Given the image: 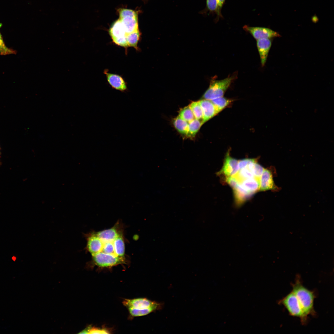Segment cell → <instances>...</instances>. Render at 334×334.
Returning <instances> with one entry per match:
<instances>
[{
    "instance_id": "4",
    "label": "cell",
    "mask_w": 334,
    "mask_h": 334,
    "mask_svg": "<svg viewBox=\"0 0 334 334\" xmlns=\"http://www.w3.org/2000/svg\"><path fill=\"white\" fill-rule=\"evenodd\" d=\"M237 75L236 72L223 79H212L209 88L203 95V98L211 100L223 96L231 84L237 78Z\"/></svg>"
},
{
    "instance_id": "10",
    "label": "cell",
    "mask_w": 334,
    "mask_h": 334,
    "mask_svg": "<svg viewBox=\"0 0 334 334\" xmlns=\"http://www.w3.org/2000/svg\"><path fill=\"white\" fill-rule=\"evenodd\" d=\"M104 73L109 84L113 88L122 92L127 91V84L121 76L108 72L106 70L104 71Z\"/></svg>"
},
{
    "instance_id": "11",
    "label": "cell",
    "mask_w": 334,
    "mask_h": 334,
    "mask_svg": "<svg viewBox=\"0 0 334 334\" xmlns=\"http://www.w3.org/2000/svg\"><path fill=\"white\" fill-rule=\"evenodd\" d=\"M199 101L203 111L202 122L203 123L219 113L211 100L204 99Z\"/></svg>"
},
{
    "instance_id": "9",
    "label": "cell",
    "mask_w": 334,
    "mask_h": 334,
    "mask_svg": "<svg viewBox=\"0 0 334 334\" xmlns=\"http://www.w3.org/2000/svg\"><path fill=\"white\" fill-rule=\"evenodd\" d=\"M273 177V174L271 170L264 169L260 178L259 191H277L279 189L274 183Z\"/></svg>"
},
{
    "instance_id": "24",
    "label": "cell",
    "mask_w": 334,
    "mask_h": 334,
    "mask_svg": "<svg viewBox=\"0 0 334 334\" xmlns=\"http://www.w3.org/2000/svg\"><path fill=\"white\" fill-rule=\"evenodd\" d=\"M110 331L105 328H100L88 327L79 333L84 334H109Z\"/></svg>"
},
{
    "instance_id": "28",
    "label": "cell",
    "mask_w": 334,
    "mask_h": 334,
    "mask_svg": "<svg viewBox=\"0 0 334 334\" xmlns=\"http://www.w3.org/2000/svg\"><path fill=\"white\" fill-rule=\"evenodd\" d=\"M218 2V11L220 14L222 15L221 11L225 0H217Z\"/></svg>"
},
{
    "instance_id": "6",
    "label": "cell",
    "mask_w": 334,
    "mask_h": 334,
    "mask_svg": "<svg viewBox=\"0 0 334 334\" xmlns=\"http://www.w3.org/2000/svg\"><path fill=\"white\" fill-rule=\"evenodd\" d=\"M109 32L114 43L126 49L128 47L126 38L127 33L119 19L113 23Z\"/></svg>"
},
{
    "instance_id": "23",
    "label": "cell",
    "mask_w": 334,
    "mask_h": 334,
    "mask_svg": "<svg viewBox=\"0 0 334 334\" xmlns=\"http://www.w3.org/2000/svg\"><path fill=\"white\" fill-rule=\"evenodd\" d=\"M179 116L188 123L195 119L189 106L186 107L180 111Z\"/></svg>"
},
{
    "instance_id": "29",
    "label": "cell",
    "mask_w": 334,
    "mask_h": 334,
    "mask_svg": "<svg viewBox=\"0 0 334 334\" xmlns=\"http://www.w3.org/2000/svg\"><path fill=\"white\" fill-rule=\"evenodd\" d=\"M1 147H0V166L1 165V160H0V156H1Z\"/></svg>"
},
{
    "instance_id": "26",
    "label": "cell",
    "mask_w": 334,
    "mask_h": 334,
    "mask_svg": "<svg viewBox=\"0 0 334 334\" xmlns=\"http://www.w3.org/2000/svg\"><path fill=\"white\" fill-rule=\"evenodd\" d=\"M119 19L126 16H138V14L135 11L132 10L122 8L118 11Z\"/></svg>"
},
{
    "instance_id": "8",
    "label": "cell",
    "mask_w": 334,
    "mask_h": 334,
    "mask_svg": "<svg viewBox=\"0 0 334 334\" xmlns=\"http://www.w3.org/2000/svg\"><path fill=\"white\" fill-rule=\"evenodd\" d=\"M229 152V150L226 153L222 167L218 173L225 177L234 176L239 170L238 161L232 157Z\"/></svg>"
},
{
    "instance_id": "25",
    "label": "cell",
    "mask_w": 334,
    "mask_h": 334,
    "mask_svg": "<svg viewBox=\"0 0 334 334\" xmlns=\"http://www.w3.org/2000/svg\"><path fill=\"white\" fill-rule=\"evenodd\" d=\"M16 51L7 47L5 45L0 32V54L6 55L15 54Z\"/></svg>"
},
{
    "instance_id": "12",
    "label": "cell",
    "mask_w": 334,
    "mask_h": 334,
    "mask_svg": "<svg viewBox=\"0 0 334 334\" xmlns=\"http://www.w3.org/2000/svg\"><path fill=\"white\" fill-rule=\"evenodd\" d=\"M256 44L261 64L262 66H263L266 63L272 45V41L270 39H261L257 40Z\"/></svg>"
},
{
    "instance_id": "1",
    "label": "cell",
    "mask_w": 334,
    "mask_h": 334,
    "mask_svg": "<svg viewBox=\"0 0 334 334\" xmlns=\"http://www.w3.org/2000/svg\"><path fill=\"white\" fill-rule=\"evenodd\" d=\"M90 248L89 266L109 268L126 263L123 230L119 222L109 229L93 232Z\"/></svg>"
},
{
    "instance_id": "27",
    "label": "cell",
    "mask_w": 334,
    "mask_h": 334,
    "mask_svg": "<svg viewBox=\"0 0 334 334\" xmlns=\"http://www.w3.org/2000/svg\"><path fill=\"white\" fill-rule=\"evenodd\" d=\"M256 159L247 158L238 161V166L239 170L246 167L250 163L257 161Z\"/></svg>"
},
{
    "instance_id": "7",
    "label": "cell",
    "mask_w": 334,
    "mask_h": 334,
    "mask_svg": "<svg viewBox=\"0 0 334 334\" xmlns=\"http://www.w3.org/2000/svg\"><path fill=\"white\" fill-rule=\"evenodd\" d=\"M243 29L250 33L256 40L263 38L270 39L280 37V35L276 32L264 27H251L245 25Z\"/></svg>"
},
{
    "instance_id": "21",
    "label": "cell",
    "mask_w": 334,
    "mask_h": 334,
    "mask_svg": "<svg viewBox=\"0 0 334 334\" xmlns=\"http://www.w3.org/2000/svg\"><path fill=\"white\" fill-rule=\"evenodd\" d=\"M189 106L191 109L195 118L202 122L203 118V111L199 101L193 102Z\"/></svg>"
},
{
    "instance_id": "30",
    "label": "cell",
    "mask_w": 334,
    "mask_h": 334,
    "mask_svg": "<svg viewBox=\"0 0 334 334\" xmlns=\"http://www.w3.org/2000/svg\"><path fill=\"white\" fill-rule=\"evenodd\" d=\"M12 259L14 261H15L16 260V257H15L13 256L12 257Z\"/></svg>"
},
{
    "instance_id": "15",
    "label": "cell",
    "mask_w": 334,
    "mask_h": 334,
    "mask_svg": "<svg viewBox=\"0 0 334 334\" xmlns=\"http://www.w3.org/2000/svg\"><path fill=\"white\" fill-rule=\"evenodd\" d=\"M119 19L127 34L139 29L138 16H126Z\"/></svg>"
},
{
    "instance_id": "13",
    "label": "cell",
    "mask_w": 334,
    "mask_h": 334,
    "mask_svg": "<svg viewBox=\"0 0 334 334\" xmlns=\"http://www.w3.org/2000/svg\"><path fill=\"white\" fill-rule=\"evenodd\" d=\"M232 188L234 196L235 204L237 207H240L252 195L243 189L240 183Z\"/></svg>"
},
{
    "instance_id": "19",
    "label": "cell",
    "mask_w": 334,
    "mask_h": 334,
    "mask_svg": "<svg viewBox=\"0 0 334 334\" xmlns=\"http://www.w3.org/2000/svg\"><path fill=\"white\" fill-rule=\"evenodd\" d=\"M203 124L202 121L195 118L189 122L188 131L186 136L189 138L194 137Z\"/></svg>"
},
{
    "instance_id": "18",
    "label": "cell",
    "mask_w": 334,
    "mask_h": 334,
    "mask_svg": "<svg viewBox=\"0 0 334 334\" xmlns=\"http://www.w3.org/2000/svg\"><path fill=\"white\" fill-rule=\"evenodd\" d=\"M173 125L180 134L186 135L188 129V122L184 120L179 116L173 121Z\"/></svg>"
},
{
    "instance_id": "22",
    "label": "cell",
    "mask_w": 334,
    "mask_h": 334,
    "mask_svg": "<svg viewBox=\"0 0 334 334\" xmlns=\"http://www.w3.org/2000/svg\"><path fill=\"white\" fill-rule=\"evenodd\" d=\"M257 161L250 163L248 166V168L251 171L254 177L260 180L264 168L257 163Z\"/></svg>"
},
{
    "instance_id": "3",
    "label": "cell",
    "mask_w": 334,
    "mask_h": 334,
    "mask_svg": "<svg viewBox=\"0 0 334 334\" xmlns=\"http://www.w3.org/2000/svg\"><path fill=\"white\" fill-rule=\"evenodd\" d=\"M292 291L296 296L305 316H314L315 312L314 302L315 297L314 292L304 287L299 277H296L294 283L292 284Z\"/></svg>"
},
{
    "instance_id": "17",
    "label": "cell",
    "mask_w": 334,
    "mask_h": 334,
    "mask_svg": "<svg viewBox=\"0 0 334 334\" xmlns=\"http://www.w3.org/2000/svg\"><path fill=\"white\" fill-rule=\"evenodd\" d=\"M141 33L139 29L126 35V38L128 47H132L139 50L138 45L140 39Z\"/></svg>"
},
{
    "instance_id": "5",
    "label": "cell",
    "mask_w": 334,
    "mask_h": 334,
    "mask_svg": "<svg viewBox=\"0 0 334 334\" xmlns=\"http://www.w3.org/2000/svg\"><path fill=\"white\" fill-rule=\"evenodd\" d=\"M279 303L285 307L290 315L299 318L302 324L306 323L307 318L305 316L296 296L292 291Z\"/></svg>"
},
{
    "instance_id": "14",
    "label": "cell",
    "mask_w": 334,
    "mask_h": 334,
    "mask_svg": "<svg viewBox=\"0 0 334 334\" xmlns=\"http://www.w3.org/2000/svg\"><path fill=\"white\" fill-rule=\"evenodd\" d=\"M242 187L253 195L259 188V180L254 177L243 180L239 182Z\"/></svg>"
},
{
    "instance_id": "2",
    "label": "cell",
    "mask_w": 334,
    "mask_h": 334,
    "mask_svg": "<svg viewBox=\"0 0 334 334\" xmlns=\"http://www.w3.org/2000/svg\"><path fill=\"white\" fill-rule=\"evenodd\" d=\"M122 303L132 317L146 315L161 307L160 303L144 298L124 299Z\"/></svg>"
},
{
    "instance_id": "16",
    "label": "cell",
    "mask_w": 334,
    "mask_h": 334,
    "mask_svg": "<svg viewBox=\"0 0 334 334\" xmlns=\"http://www.w3.org/2000/svg\"><path fill=\"white\" fill-rule=\"evenodd\" d=\"M208 11L210 13L216 14V17L215 20L216 22L218 21L220 18L223 17L222 15L219 13L217 0H206V8L202 12L206 13Z\"/></svg>"
},
{
    "instance_id": "20",
    "label": "cell",
    "mask_w": 334,
    "mask_h": 334,
    "mask_svg": "<svg viewBox=\"0 0 334 334\" xmlns=\"http://www.w3.org/2000/svg\"><path fill=\"white\" fill-rule=\"evenodd\" d=\"M219 112L227 107L231 103V100L223 96L211 100Z\"/></svg>"
}]
</instances>
